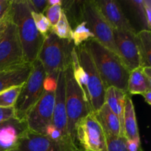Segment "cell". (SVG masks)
I'll use <instances>...</instances> for the list:
<instances>
[{"mask_svg":"<svg viewBox=\"0 0 151 151\" xmlns=\"http://www.w3.org/2000/svg\"><path fill=\"white\" fill-rule=\"evenodd\" d=\"M83 44L89 52L106 88L113 86L127 92L131 72L120 57L94 38Z\"/></svg>","mask_w":151,"mask_h":151,"instance_id":"obj_1","label":"cell"},{"mask_svg":"<svg viewBox=\"0 0 151 151\" xmlns=\"http://www.w3.org/2000/svg\"><path fill=\"white\" fill-rule=\"evenodd\" d=\"M16 151H80L72 139L54 140L44 134L25 128L18 136Z\"/></svg>","mask_w":151,"mask_h":151,"instance_id":"obj_9","label":"cell"},{"mask_svg":"<svg viewBox=\"0 0 151 151\" xmlns=\"http://www.w3.org/2000/svg\"><path fill=\"white\" fill-rule=\"evenodd\" d=\"M124 137L128 140L140 139L134 103L130 94L125 98L123 117Z\"/></svg>","mask_w":151,"mask_h":151,"instance_id":"obj_18","label":"cell"},{"mask_svg":"<svg viewBox=\"0 0 151 151\" xmlns=\"http://www.w3.org/2000/svg\"><path fill=\"white\" fill-rule=\"evenodd\" d=\"M51 31L60 39L72 41L71 39H72V28L69 24L67 15L64 10H62L60 20L54 27H52Z\"/></svg>","mask_w":151,"mask_h":151,"instance_id":"obj_22","label":"cell"},{"mask_svg":"<svg viewBox=\"0 0 151 151\" xmlns=\"http://www.w3.org/2000/svg\"><path fill=\"white\" fill-rule=\"evenodd\" d=\"M46 78L42 63L36 59L32 63V71L13 106L15 119L20 123H25L27 114L41 98L44 91Z\"/></svg>","mask_w":151,"mask_h":151,"instance_id":"obj_3","label":"cell"},{"mask_svg":"<svg viewBox=\"0 0 151 151\" xmlns=\"http://www.w3.org/2000/svg\"><path fill=\"white\" fill-rule=\"evenodd\" d=\"M136 34L114 30V38L118 55L130 72L140 67V57Z\"/></svg>","mask_w":151,"mask_h":151,"instance_id":"obj_12","label":"cell"},{"mask_svg":"<svg viewBox=\"0 0 151 151\" xmlns=\"http://www.w3.org/2000/svg\"><path fill=\"white\" fill-rule=\"evenodd\" d=\"M70 41L60 39L50 31L45 36L38 58L42 63L47 77H55L60 71L65 70L70 63Z\"/></svg>","mask_w":151,"mask_h":151,"instance_id":"obj_4","label":"cell"},{"mask_svg":"<svg viewBox=\"0 0 151 151\" xmlns=\"http://www.w3.org/2000/svg\"><path fill=\"white\" fill-rule=\"evenodd\" d=\"M142 96L144 97L145 101L146 103L149 105V106H150L151 105V90L146 91L145 93H144V94H142Z\"/></svg>","mask_w":151,"mask_h":151,"instance_id":"obj_34","label":"cell"},{"mask_svg":"<svg viewBox=\"0 0 151 151\" xmlns=\"http://www.w3.org/2000/svg\"><path fill=\"white\" fill-rule=\"evenodd\" d=\"M142 4L144 7L147 29L150 30L151 27V1L150 0H142Z\"/></svg>","mask_w":151,"mask_h":151,"instance_id":"obj_31","label":"cell"},{"mask_svg":"<svg viewBox=\"0 0 151 151\" xmlns=\"http://www.w3.org/2000/svg\"><path fill=\"white\" fill-rule=\"evenodd\" d=\"M80 15L81 19L86 23L92 33L93 38L118 55L114 38V29L101 13L95 0L82 1L80 7Z\"/></svg>","mask_w":151,"mask_h":151,"instance_id":"obj_7","label":"cell"},{"mask_svg":"<svg viewBox=\"0 0 151 151\" xmlns=\"http://www.w3.org/2000/svg\"><path fill=\"white\" fill-rule=\"evenodd\" d=\"M7 16L17 28L26 63L37 58L45 37L37 29L27 0H11Z\"/></svg>","mask_w":151,"mask_h":151,"instance_id":"obj_2","label":"cell"},{"mask_svg":"<svg viewBox=\"0 0 151 151\" xmlns=\"http://www.w3.org/2000/svg\"><path fill=\"white\" fill-rule=\"evenodd\" d=\"M94 38L92 33L90 32L89 29L87 27L86 23L83 21L78 24L75 29H72V39L73 41L75 47L81 46L91 38ZM74 46V47H75Z\"/></svg>","mask_w":151,"mask_h":151,"instance_id":"obj_23","label":"cell"},{"mask_svg":"<svg viewBox=\"0 0 151 151\" xmlns=\"http://www.w3.org/2000/svg\"><path fill=\"white\" fill-rule=\"evenodd\" d=\"M76 48L80 64L86 75L87 94L91 111L96 112L105 103L106 87L97 72L89 52L83 44Z\"/></svg>","mask_w":151,"mask_h":151,"instance_id":"obj_10","label":"cell"},{"mask_svg":"<svg viewBox=\"0 0 151 151\" xmlns=\"http://www.w3.org/2000/svg\"><path fill=\"white\" fill-rule=\"evenodd\" d=\"M13 120V119H11ZM8 121L0 129V145L6 150L14 149L18 139V136L20 132H18L16 128V124H9Z\"/></svg>","mask_w":151,"mask_h":151,"instance_id":"obj_21","label":"cell"},{"mask_svg":"<svg viewBox=\"0 0 151 151\" xmlns=\"http://www.w3.org/2000/svg\"><path fill=\"white\" fill-rule=\"evenodd\" d=\"M75 139L78 140L83 151H107L106 135L94 112H90L78 121Z\"/></svg>","mask_w":151,"mask_h":151,"instance_id":"obj_11","label":"cell"},{"mask_svg":"<svg viewBox=\"0 0 151 151\" xmlns=\"http://www.w3.org/2000/svg\"><path fill=\"white\" fill-rule=\"evenodd\" d=\"M126 145L128 151H143L140 139H127Z\"/></svg>","mask_w":151,"mask_h":151,"instance_id":"obj_33","label":"cell"},{"mask_svg":"<svg viewBox=\"0 0 151 151\" xmlns=\"http://www.w3.org/2000/svg\"><path fill=\"white\" fill-rule=\"evenodd\" d=\"M107 151H128L127 148V139L125 137L106 136Z\"/></svg>","mask_w":151,"mask_h":151,"instance_id":"obj_25","label":"cell"},{"mask_svg":"<svg viewBox=\"0 0 151 151\" xmlns=\"http://www.w3.org/2000/svg\"><path fill=\"white\" fill-rule=\"evenodd\" d=\"M11 0H0V22L2 21L8 13Z\"/></svg>","mask_w":151,"mask_h":151,"instance_id":"obj_32","label":"cell"},{"mask_svg":"<svg viewBox=\"0 0 151 151\" xmlns=\"http://www.w3.org/2000/svg\"><path fill=\"white\" fill-rule=\"evenodd\" d=\"M44 135H46L47 137H50V139L54 140H59L61 139H68L64 138V137L62 136L61 133H60V131L52 125V124H50V125H49L46 128Z\"/></svg>","mask_w":151,"mask_h":151,"instance_id":"obj_30","label":"cell"},{"mask_svg":"<svg viewBox=\"0 0 151 151\" xmlns=\"http://www.w3.org/2000/svg\"><path fill=\"white\" fill-rule=\"evenodd\" d=\"M31 71L32 64L25 63L0 72V93L8 88L24 84Z\"/></svg>","mask_w":151,"mask_h":151,"instance_id":"obj_15","label":"cell"},{"mask_svg":"<svg viewBox=\"0 0 151 151\" xmlns=\"http://www.w3.org/2000/svg\"><path fill=\"white\" fill-rule=\"evenodd\" d=\"M94 114L103 128L105 135L109 137H124L119 119L106 103Z\"/></svg>","mask_w":151,"mask_h":151,"instance_id":"obj_16","label":"cell"},{"mask_svg":"<svg viewBox=\"0 0 151 151\" xmlns=\"http://www.w3.org/2000/svg\"><path fill=\"white\" fill-rule=\"evenodd\" d=\"M127 95L128 92H125L113 86H110L106 88V94H105V103L109 106L111 110L118 117L120 122L122 131H123L124 109H125V98Z\"/></svg>","mask_w":151,"mask_h":151,"instance_id":"obj_17","label":"cell"},{"mask_svg":"<svg viewBox=\"0 0 151 151\" xmlns=\"http://www.w3.org/2000/svg\"><path fill=\"white\" fill-rule=\"evenodd\" d=\"M151 90V78H148L142 67L130 72L127 92L130 95L142 94Z\"/></svg>","mask_w":151,"mask_h":151,"instance_id":"obj_19","label":"cell"},{"mask_svg":"<svg viewBox=\"0 0 151 151\" xmlns=\"http://www.w3.org/2000/svg\"><path fill=\"white\" fill-rule=\"evenodd\" d=\"M32 16L34 23L38 32L44 37L51 31L52 27L50 22L42 13H37L32 11Z\"/></svg>","mask_w":151,"mask_h":151,"instance_id":"obj_26","label":"cell"},{"mask_svg":"<svg viewBox=\"0 0 151 151\" xmlns=\"http://www.w3.org/2000/svg\"><path fill=\"white\" fill-rule=\"evenodd\" d=\"M11 119H15V111L13 108L0 107V129Z\"/></svg>","mask_w":151,"mask_h":151,"instance_id":"obj_28","label":"cell"},{"mask_svg":"<svg viewBox=\"0 0 151 151\" xmlns=\"http://www.w3.org/2000/svg\"><path fill=\"white\" fill-rule=\"evenodd\" d=\"M63 1L60 0H48V5L52 6L56 5V4H62Z\"/></svg>","mask_w":151,"mask_h":151,"instance_id":"obj_35","label":"cell"},{"mask_svg":"<svg viewBox=\"0 0 151 151\" xmlns=\"http://www.w3.org/2000/svg\"><path fill=\"white\" fill-rule=\"evenodd\" d=\"M3 28H4V25H3V27H2V29H1V30L0 31V37H1V32H2V31H3Z\"/></svg>","mask_w":151,"mask_h":151,"instance_id":"obj_38","label":"cell"},{"mask_svg":"<svg viewBox=\"0 0 151 151\" xmlns=\"http://www.w3.org/2000/svg\"><path fill=\"white\" fill-rule=\"evenodd\" d=\"M25 63L17 28L7 15L0 37V72Z\"/></svg>","mask_w":151,"mask_h":151,"instance_id":"obj_8","label":"cell"},{"mask_svg":"<svg viewBox=\"0 0 151 151\" xmlns=\"http://www.w3.org/2000/svg\"><path fill=\"white\" fill-rule=\"evenodd\" d=\"M100 12L114 30L136 34L135 29L125 16L120 4L115 0H95Z\"/></svg>","mask_w":151,"mask_h":151,"instance_id":"obj_13","label":"cell"},{"mask_svg":"<svg viewBox=\"0 0 151 151\" xmlns=\"http://www.w3.org/2000/svg\"><path fill=\"white\" fill-rule=\"evenodd\" d=\"M3 25H4V19H3L2 21H1V22H0V31H1V29H2Z\"/></svg>","mask_w":151,"mask_h":151,"instance_id":"obj_36","label":"cell"},{"mask_svg":"<svg viewBox=\"0 0 151 151\" xmlns=\"http://www.w3.org/2000/svg\"><path fill=\"white\" fill-rule=\"evenodd\" d=\"M32 12L44 14L48 6V0H27Z\"/></svg>","mask_w":151,"mask_h":151,"instance_id":"obj_29","label":"cell"},{"mask_svg":"<svg viewBox=\"0 0 151 151\" xmlns=\"http://www.w3.org/2000/svg\"><path fill=\"white\" fill-rule=\"evenodd\" d=\"M4 150H6L5 148H4V147H1V146L0 145V151H4Z\"/></svg>","mask_w":151,"mask_h":151,"instance_id":"obj_37","label":"cell"},{"mask_svg":"<svg viewBox=\"0 0 151 151\" xmlns=\"http://www.w3.org/2000/svg\"><path fill=\"white\" fill-rule=\"evenodd\" d=\"M136 41L140 57V67H150V30L142 29L136 34Z\"/></svg>","mask_w":151,"mask_h":151,"instance_id":"obj_20","label":"cell"},{"mask_svg":"<svg viewBox=\"0 0 151 151\" xmlns=\"http://www.w3.org/2000/svg\"><path fill=\"white\" fill-rule=\"evenodd\" d=\"M64 75L68 132L71 138L75 142L77 123L80 119L92 111L82 90L74 78L71 62L65 69Z\"/></svg>","mask_w":151,"mask_h":151,"instance_id":"obj_5","label":"cell"},{"mask_svg":"<svg viewBox=\"0 0 151 151\" xmlns=\"http://www.w3.org/2000/svg\"><path fill=\"white\" fill-rule=\"evenodd\" d=\"M56 86L57 78H46L44 93L26 117V128L29 131L44 135L46 128L52 124Z\"/></svg>","mask_w":151,"mask_h":151,"instance_id":"obj_6","label":"cell"},{"mask_svg":"<svg viewBox=\"0 0 151 151\" xmlns=\"http://www.w3.org/2000/svg\"><path fill=\"white\" fill-rule=\"evenodd\" d=\"M4 151H16V150H13V149H10V150H4Z\"/></svg>","mask_w":151,"mask_h":151,"instance_id":"obj_39","label":"cell"},{"mask_svg":"<svg viewBox=\"0 0 151 151\" xmlns=\"http://www.w3.org/2000/svg\"><path fill=\"white\" fill-rule=\"evenodd\" d=\"M23 85L8 88L0 93V107L13 108L22 89Z\"/></svg>","mask_w":151,"mask_h":151,"instance_id":"obj_24","label":"cell"},{"mask_svg":"<svg viewBox=\"0 0 151 151\" xmlns=\"http://www.w3.org/2000/svg\"><path fill=\"white\" fill-rule=\"evenodd\" d=\"M62 4H56L52 6H47L44 15L50 22L51 27H54L60 20L62 12Z\"/></svg>","mask_w":151,"mask_h":151,"instance_id":"obj_27","label":"cell"},{"mask_svg":"<svg viewBox=\"0 0 151 151\" xmlns=\"http://www.w3.org/2000/svg\"><path fill=\"white\" fill-rule=\"evenodd\" d=\"M65 92H66V86H65V75L63 70L59 72L57 76V86L55 89V106L52 124L61 133L62 136L64 138H71L68 132Z\"/></svg>","mask_w":151,"mask_h":151,"instance_id":"obj_14","label":"cell"}]
</instances>
